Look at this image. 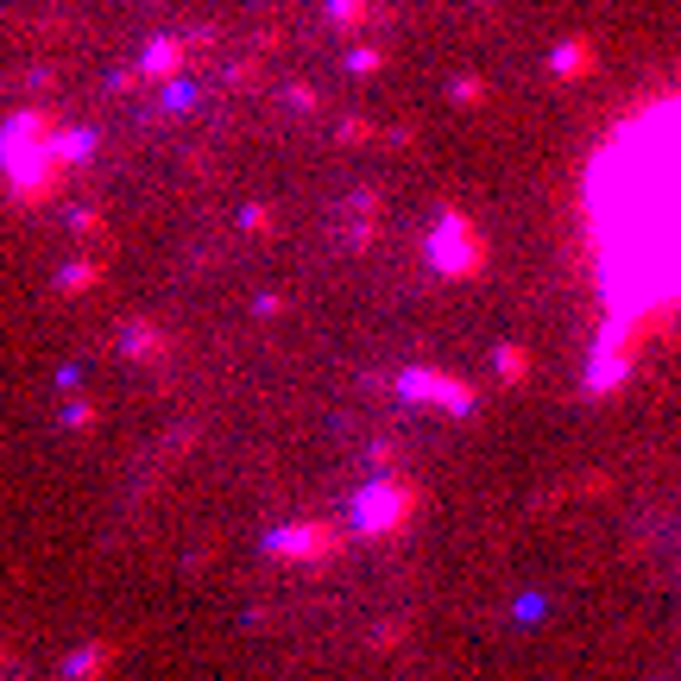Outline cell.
<instances>
[{"label": "cell", "instance_id": "6da1fadb", "mask_svg": "<svg viewBox=\"0 0 681 681\" xmlns=\"http://www.w3.org/2000/svg\"><path fill=\"white\" fill-rule=\"evenodd\" d=\"M575 247L605 366L681 334V82L625 101L587 146Z\"/></svg>", "mask_w": 681, "mask_h": 681}]
</instances>
